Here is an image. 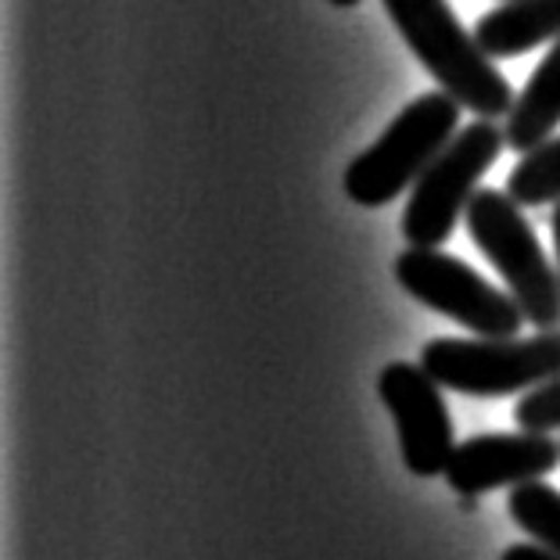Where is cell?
<instances>
[{"mask_svg": "<svg viewBox=\"0 0 560 560\" xmlns=\"http://www.w3.org/2000/svg\"><path fill=\"white\" fill-rule=\"evenodd\" d=\"M381 4L402 33L406 47L456 105L475 112L478 119L511 116V83L492 66L478 36L460 25L450 0H381Z\"/></svg>", "mask_w": 560, "mask_h": 560, "instance_id": "6da1fadb", "label": "cell"}, {"mask_svg": "<svg viewBox=\"0 0 560 560\" xmlns=\"http://www.w3.org/2000/svg\"><path fill=\"white\" fill-rule=\"evenodd\" d=\"M456 126H460V105L450 94H420L363 155L349 162L346 180H341L346 195L366 209L388 206L442 155L445 144L456 137Z\"/></svg>", "mask_w": 560, "mask_h": 560, "instance_id": "7a4b0ae2", "label": "cell"}, {"mask_svg": "<svg viewBox=\"0 0 560 560\" xmlns=\"http://www.w3.org/2000/svg\"><path fill=\"white\" fill-rule=\"evenodd\" d=\"M467 234L481 248L495 273L503 277L506 291L521 305L528 324L539 330L560 327V273L546 259L536 231L525 220L521 206L503 190L481 187L464 212Z\"/></svg>", "mask_w": 560, "mask_h": 560, "instance_id": "3957f363", "label": "cell"}, {"mask_svg": "<svg viewBox=\"0 0 560 560\" xmlns=\"http://www.w3.org/2000/svg\"><path fill=\"white\" fill-rule=\"evenodd\" d=\"M420 366L460 396L532 392L560 377V327L532 338H435L420 352Z\"/></svg>", "mask_w": 560, "mask_h": 560, "instance_id": "277c9868", "label": "cell"}, {"mask_svg": "<svg viewBox=\"0 0 560 560\" xmlns=\"http://www.w3.org/2000/svg\"><path fill=\"white\" fill-rule=\"evenodd\" d=\"M506 148V133L492 119L464 126L445 151L420 173L402 212V234L410 248H439L453 237L456 223L478 195V180Z\"/></svg>", "mask_w": 560, "mask_h": 560, "instance_id": "5b68a950", "label": "cell"}, {"mask_svg": "<svg viewBox=\"0 0 560 560\" xmlns=\"http://www.w3.org/2000/svg\"><path fill=\"white\" fill-rule=\"evenodd\" d=\"M396 280L406 295L475 330V338H517L525 324L511 291L492 288L464 259L445 256L439 248H406L396 259Z\"/></svg>", "mask_w": 560, "mask_h": 560, "instance_id": "8992f818", "label": "cell"}, {"mask_svg": "<svg viewBox=\"0 0 560 560\" xmlns=\"http://www.w3.org/2000/svg\"><path fill=\"white\" fill-rule=\"evenodd\" d=\"M377 396L396 417L402 464L417 478L445 475L453 460V417L442 385L420 363H388L377 374Z\"/></svg>", "mask_w": 560, "mask_h": 560, "instance_id": "52a82bcc", "label": "cell"}, {"mask_svg": "<svg viewBox=\"0 0 560 560\" xmlns=\"http://www.w3.org/2000/svg\"><path fill=\"white\" fill-rule=\"evenodd\" d=\"M560 464V442L546 431H521V435H470L456 442L453 460L445 467V481L464 500H478L492 489H517L528 481H542Z\"/></svg>", "mask_w": 560, "mask_h": 560, "instance_id": "ba28073f", "label": "cell"}, {"mask_svg": "<svg viewBox=\"0 0 560 560\" xmlns=\"http://www.w3.org/2000/svg\"><path fill=\"white\" fill-rule=\"evenodd\" d=\"M475 36L489 58H521L546 40H560V0H503L478 19Z\"/></svg>", "mask_w": 560, "mask_h": 560, "instance_id": "9c48e42d", "label": "cell"}, {"mask_svg": "<svg viewBox=\"0 0 560 560\" xmlns=\"http://www.w3.org/2000/svg\"><path fill=\"white\" fill-rule=\"evenodd\" d=\"M560 126V40H553L550 55H546L536 72L528 75L525 91L514 97V108L506 116V148L536 151L539 144L553 137Z\"/></svg>", "mask_w": 560, "mask_h": 560, "instance_id": "30bf717a", "label": "cell"}, {"mask_svg": "<svg viewBox=\"0 0 560 560\" xmlns=\"http://www.w3.org/2000/svg\"><path fill=\"white\" fill-rule=\"evenodd\" d=\"M506 195L517 206H532V209L560 201V137H550L536 151L521 155L511 180H506Z\"/></svg>", "mask_w": 560, "mask_h": 560, "instance_id": "8fae6325", "label": "cell"}, {"mask_svg": "<svg viewBox=\"0 0 560 560\" xmlns=\"http://www.w3.org/2000/svg\"><path fill=\"white\" fill-rule=\"evenodd\" d=\"M511 517L521 532H528L532 542L560 557V492L553 486L528 481L511 489Z\"/></svg>", "mask_w": 560, "mask_h": 560, "instance_id": "7c38bea8", "label": "cell"}, {"mask_svg": "<svg viewBox=\"0 0 560 560\" xmlns=\"http://www.w3.org/2000/svg\"><path fill=\"white\" fill-rule=\"evenodd\" d=\"M521 431H553L560 428V377L532 388L525 399L514 406Z\"/></svg>", "mask_w": 560, "mask_h": 560, "instance_id": "4fadbf2b", "label": "cell"}, {"mask_svg": "<svg viewBox=\"0 0 560 560\" xmlns=\"http://www.w3.org/2000/svg\"><path fill=\"white\" fill-rule=\"evenodd\" d=\"M500 560H560L557 553H550L546 546H539V542H517V546H511Z\"/></svg>", "mask_w": 560, "mask_h": 560, "instance_id": "5bb4252c", "label": "cell"}, {"mask_svg": "<svg viewBox=\"0 0 560 560\" xmlns=\"http://www.w3.org/2000/svg\"><path fill=\"white\" fill-rule=\"evenodd\" d=\"M550 226H553V245H557V273H560V201H557V209L550 215Z\"/></svg>", "mask_w": 560, "mask_h": 560, "instance_id": "9a60e30c", "label": "cell"}, {"mask_svg": "<svg viewBox=\"0 0 560 560\" xmlns=\"http://www.w3.org/2000/svg\"><path fill=\"white\" fill-rule=\"evenodd\" d=\"M330 4H335V8H355L360 0H330Z\"/></svg>", "mask_w": 560, "mask_h": 560, "instance_id": "2e32d148", "label": "cell"}]
</instances>
